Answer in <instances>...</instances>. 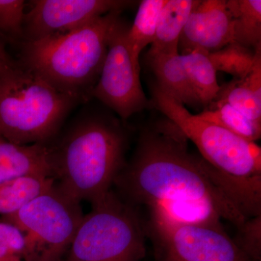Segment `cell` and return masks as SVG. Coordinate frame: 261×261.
Returning <instances> with one entry per match:
<instances>
[{
	"label": "cell",
	"mask_w": 261,
	"mask_h": 261,
	"mask_svg": "<svg viewBox=\"0 0 261 261\" xmlns=\"http://www.w3.org/2000/svg\"><path fill=\"white\" fill-rule=\"evenodd\" d=\"M25 8L23 0H0V34L18 44L24 41Z\"/></svg>",
	"instance_id": "22"
},
{
	"label": "cell",
	"mask_w": 261,
	"mask_h": 261,
	"mask_svg": "<svg viewBox=\"0 0 261 261\" xmlns=\"http://www.w3.org/2000/svg\"><path fill=\"white\" fill-rule=\"evenodd\" d=\"M233 240L250 261H260L261 215L247 219L238 226Z\"/></svg>",
	"instance_id": "23"
},
{
	"label": "cell",
	"mask_w": 261,
	"mask_h": 261,
	"mask_svg": "<svg viewBox=\"0 0 261 261\" xmlns=\"http://www.w3.org/2000/svg\"><path fill=\"white\" fill-rule=\"evenodd\" d=\"M200 0H167L160 14L155 37L147 54L178 51L182 31Z\"/></svg>",
	"instance_id": "14"
},
{
	"label": "cell",
	"mask_w": 261,
	"mask_h": 261,
	"mask_svg": "<svg viewBox=\"0 0 261 261\" xmlns=\"http://www.w3.org/2000/svg\"><path fill=\"white\" fill-rule=\"evenodd\" d=\"M122 12L80 28L20 44V63L77 104L88 102L102 70L111 27Z\"/></svg>",
	"instance_id": "3"
},
{
	"label": "cell",
	"mask_w": 261,
	"mask_h": 261,
	"mask_svg": "<svg viewBox=\"0 0 261 261\" xmlns=\"http://www.w3.org/2000/svg\"><path fill=\"white\" fill-rule=\"evenodd\" d=\"M180 55L192 91L200 105L206 107L216 99L221 88L217 71L205 51L195 49Z\"/></svg>",
	"instance_id": "16"
},
{
	"label": "cell",
	"mask_w": 261,
	"mask_h": 261,
	"mask_svg": "<svg viewBox=\"0 0 261 261\" xmlns=\"http://www.w3.org/2000/svg\"><path fill=\"white\" fill-rule=\"evenodd\" d=\"M158 261H250L222 225L186 224L151 214Z\"/></svg>",
	"instance_id": "9"
},
{
	"label": "cell",
	"mask_w": 261,
	"mask_h": 261,
	"mask_svg": "<svg viewBox=\"0 0 261 261\" xmlns=\"http://www.w3.org/2000/svg\"><path fill=\"white\" fill-rule=\"evenodd\" d=\"M128 25L118 17L108 38V50L100 75L92 93L122 119L150 107L140 82V61L130 51Z\"/></svg>",
	"instance_id": "8"
},
{
	"label": "cell",
	"mask_w": 261,
	"mask_h": 261,
	"mask_svg": "<svg viewBox=\"0 0 261 261\" xmlns=\"http://www.w3.org/2000/svg\"><path fill=\"white\" fill-rule=\"evenodd\" d=\"M167 0H143L139 5L135 20L127 34L130 51L140 61V53L155 37L160 14Z\"/></svg>",
	"instance_id": "20"
},
{
	"label": "cell",
	"mask_w": 261,
	"mask_h": 261,
	"mask_svg": "<svg viewBox=\"0 0 261 261\" xmlns=\"http://www.w3.org/2000/svg\"><path fill=\"white\" fill-rule=\"evenodd\" d=\"M29 176L53 178L49 144L19 145L0 137V184Z\"/></svg>",
	"instance_id": "12"
},
{
	"label": "cell",
	"mask_w": 261,
	"mask_h": 261,
	"mask_svg": "<svg viewBox=\"0 0 261 261\" xmlns=\"http://www.w3.org/2000/svg\"><path fill=\"white\" fill-rule=\"evenodd\" d=\"M232 42V20L226 0H200L182 31L178 50L213 53Z\"/></svg>",
	"instance_id": "11"
},
{
	"label": "cell",
	"mask_w": 261,
	"mask_h": 261,
	"mask_svg": "<svg viewBox=\"0 0 261 261\" xmlns=\"http://www.w3.org/2000/svg\"><path fill=\"white\" fill-rule=\"evenodd\" d=\"M126 143L116 118L82 111L56 144H49L56 186L80 203L100 200L126 165Z\"/></svg>",
	"instance_id": "2"
},
{
	"label": "cell",
	"mask_w": 261,
	"mask_h": 261,
	"mask_svg": "<svg viewBox=\"0 0 261 261\" xmlns=\"http://www.w3.org/2000/svg\"><path fill=\"white\" fill-rule=\"evenodd\" d=\"M55 184L54 178L46 176H24L0 184V216L14 214Z\"/></svg>",
	"instance_id": "18"
},
{
	"label": "cell",
	"mask_w": 261,
	"mask_h": 261,
	"mask_svg": "<svg viewBox=\"0 0 261 261\" xmlns=\"http://www.w3.org/2000/svg\"><path fill=\"white\" fill-rule=\"evenodd\" d=\"M216 99L226 101L247 118L261 123V55L248 75L221 87Z\"/></svg>",
	"instance_id": "15"
},
{
	"label": "cell",
	"mask_w": 261,
	"mask_h": 261,
	"mask_svg": "<svg viewBox=\"0 0 261 261\" xmlns=\"http://www.w3.org/2000/svg\"><path fill=\"white\" fill-rule=\"evenodd\" d=\"M77 105L18 62L0 69V137L8 142L48 145Z\"/></svg>",
	"instance_id": "4"
},
{
	"label": "cell",
	"mask_w": 261,
	"mask_h": 261,
	"mask_svg": "<svg viewBox=\"0 0 261 261\" xmlns=\"http://www.w3.org/2000/svg\"><path fill=\"white\" fill-rule=\"evenodd\" d=\"M150 102L195 144L201 157L216 171L240 181L261 185V149L256 142L192 114L156 85Z\"/></svg>",
	"instance_id": "6"
},
{
	"label": "cell",
	"mask_w": 261,
	"mask_h": 261,
	"mask_svg": "<svg viewBox=\"0 0 261 261\" xmlns=\"http://www.w3.org/2000/svg\"><path fill=\"white\" fill-rule=\"evenodd\" d=\"M84 215L63 261H141L145 233L128 202L112 191Z\"/></svg>",
	"instance_id": "5"
},
{
	"label": "cell",
	"mask_w": 261,
	"mask_h": 261,
	"mask_svg": "<svg viewBox=\"0 0 261 261\" xmlns=\"http://www.w3.org/2000/svg\"><path fill=\"white\" fill-rule=\"evenodd\" d=\"M25 12L24 41L31 42L65 34L135 2L124 0H34Z\"/></svg>",
	"instance_id": "10"
},
{
	"label": "cell",
	"mask_w": 261,
	"mask_h": 261,
	"mask_svg": "<svg viewBox=\"0 0 261 261\" xmlns=\"http://www.w3.org/2000/svg\"><path fill=\"white\" fill-rule=\"evenodd\" d=\"M232 20L233 42L255 49L261 47L260 0H226Z\"/></svg>",
	"instance_id": "17"
},
{
	"label": "cell",
	"mask_w": 261,
	"mask_h": 261,
	"mask_svg": "<svg viewBox=\"0 0 261 261\" xmlns=\"http://www.w3.org/2000/svg\"><path fill=\"white\" fill-rule=\"evenodd\" d=\"M25 239L17 226L0 221V261H22Z\"/></svg>",
	"instance_id": "24"
},
{
	"label": "cell",
	"mask_w": 261,
	"mask_h": 261,
	"mask_svg": "<svg viewBox=\"0 0 261 261\" xmlns=\"http://www.w3.org/2000/svg\"><path fill=\"white\" fill-rule=\"evenodd\" d=\"M260 55L261 47L252 49L234 42L219 50L207 53L216 71L231 75L234 80H242L248 75Z\"/></svg>",
	"instance_id": "21"
},
{
	"label": "cell",
	"mask_w": 261,
	"mask_h": 261,
	"mask_svg": "<svg viewBox=\"0 0 261 261\" xmlns=\"http://www.w3.org/2000/svg\"><path fill=\"white\" fill-rule=\"evenodd\" d=\"M207 163L167 118L141 133L135 154L115 184L130 203L161 209L199 204L212 207L237 228L247 218L213 182Z\"/></svg>",
	"instance_id": "1"
},
{
	"label": "cell",
	"mask_w": 261,
	"mask_h": 261,
	"mask_svg": "<svg viewBox=\"0 0 261 261\" xmlns=\"http://www.w3.org/2000/svg\"><path fill=\"white\" fill-rule=\"evenodd\" d=\"M81 203L56 186L2 217L23 233V261H63L84 215Z\"/></svg>",
	"instance_id": "7"
},
{
	"label": "cell",
	"mask_w": 261,
	"mask_h": 261,
	"mask_svg": "<svg viewBox=\"0 0 261 261\" xmlns=\"http://www.w3.org/2000/svg\"><path fill=\"white\" fill-rule=\"evenodd\" d=\"M13 60L10 58L8 53H7L4 44L0 39V69L5 67V65L9 64Z\"/></svg>",
	"instance_id": "25"
},
{
	"label": "cell",
	"mask_w": 261,
	"mask_h": 261,
	"mask_svg": "<svg viewBox=\"0 0 261 261\" xmlns=\"http://www.w3.org/2000/svg\"><path fill=\"white\" fill-rule=\"evenodd\" d=\"M22 261H23V260H22Z\"/></svg>",
	"instance_id": "26"
},
{
	"label": "cell",
	"mask_w": 261,
	"mask_h": 261,
	"mask_svg": "<svg viewBox=\"0 0 261 261\" xmlns=\"http://www.w3.org/2000/svg\"><path fill=\"white\" fill-rule=\"evenodd\" d=\"M147 57L160 89L183 106L200 105L189 82L179 51L147 54Z\"/></svg>",
	"instance_id": "13"
},
{
	"label": "cell",
	"mask_w": 261,
	"mask_h": 261,
	"mask_svg": "<svg viewBox=\"0 0 261 261\" xmlns=\"http://www.w3.org/2000/svg\"><path fill=\"white\" fill-rule=\"evenodd\" d=\"M197 116L245 140L255 142L261 137V123L252 121L223 99H215Z\"/></svg>",
	"instance_id": "19"
}]
</instances>
